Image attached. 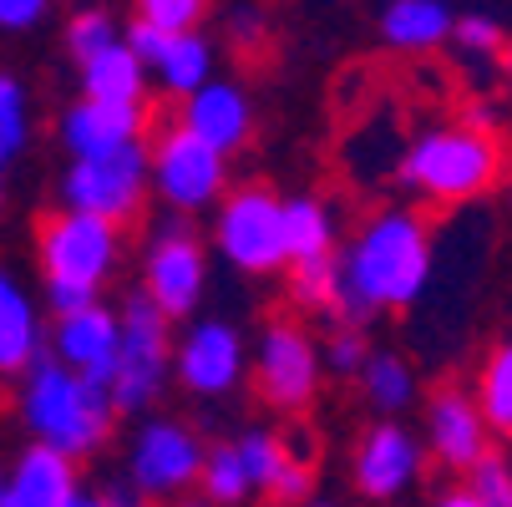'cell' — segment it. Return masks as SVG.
I'll list each match as a JSON object with an SVG mask.
<instances>
[{
  "instance_id": "cell-12",
  "label": "cell",
  "mask_w": 512,
  "mask_h": 507,
  "mask_svg": "<svg viewBox=\"0 0 512 507\" xmlns=\"http://www.w3.org/2000/svg\"><path fill=\"white\" fill-rule=\"evenodd\" d=\"M148 203V137L107 158H77L56 178V208L92 213L102 224H132Z\"/></svg>"
},
{
  "instance_id": "cell-35",
  "label": "cell",
  "mask_w": 512,
  "mask_h": 507,
  "mask_svg": "<svg viewBox=\"0 0 512 507\" xmlns=\"http://www.w3.org/2000/svg\"><path fill=\"white\" fill-rule=\"evenodd\" d=\"M274 507H300L305 497H315V467H310V457H289V467L274 477V487L264 492Z\"/></svg>"
},
{
  "instance_id": "cell-5",
  "label": "cell",
  "mask_w": 512,
  "mask_h": 507,
  "mask_svg": "<svg viewBox=\"0 0 512 507\" xmlns=\"http://www.w3.org/2000/svg\"><path fill=\"white\" fill-rule=\"evenodd\" d=\"M208 254L244 279L284 274V198L269 183H234L208 208Z\"/></svg>"
},
{
  "instance_id": "cell-9",
  "label": "cell",
  "mask_w": 512,
  "mask_h": 507,
  "mask_svg": "<svg viewBox=\"0 0 512 507\" xmlns=\"http://www.w3.org/2000/svg\"><path fill=\"white\" fill-rule=\"evenodd\" d=\"M229 188H234L229 158L203 148V142L193 132H183L178 122H163L148 137V198H158L173 219L208 213Z\"/></svg>"
},
{
  "instance_id": "cell-28",
  "label": "cell",
  "mask_w": 512,
  "mask_h": 507,
  "mask_svg": "<svg viewBox=\"0 0 512 507\" xmlns=\"http://www.w3.org/2000/svg\"><path fill=\"white\" fill-rule=\"evenodd\" d=\"M31 148V92L21 77L0 71V173L21 163Z\"/></svg>"
},
{
  "instance_id": "cell-33",
  "label": "cell",
  "mask_w": 512,
  "mask_h": 507,
  "mask_svg": "<svg viewBox=\"0 0 512 507\" xmlns=\"http://www.w3.org/2000/svg\"><path fill=\"white\" fill-rule=\"evenodd\" d=\"M203 16H208V0H137V21H148L168 36L198 31Z\"/></svg>"
},
{
  "instance_id": "cell-31",
  "label": "cell",
  "mask_w": 512,
  "mask_h": 507,
  "mask_svg": "<svg viewBox=\"0 0 512 507\" xmlns=\"http://www.w3.org/2000/svg\"><path fill=\"white\" fill-rule=\"evenodd\" d=\"M122 41V26L112 21V11H102V6H82L77 16L66 21V51H71V61H92L97 51H107V46H117Z\"/></svg>"
},
{
  "instance_id": "cell-16",
  "label": "cell",
  "mask_w": 512,
  "mask_h": 507,
  "mask_svg": "<svg viewBox=\"0 0 512 507\" xmlns=\"http://www.w3.org/2000/svg\"><path fill=\"white\" fill-rule=\"evenodd\" d=\"M117 305L97 300L77 315H61L46 325V355L56 360V366L77 371L82 381L92 386H107L112 376V360H117Z\"/></svg>"
},
{
  "instance_id": "cell-38",
  "label": "cell",
  "mask_w": 512,
  "mask_h": 507,
  "mask_svg": "<svg viewBox=\"0 0 512 507\" xmlns=\"http://www.w3.org/2000/svg\"><path fill=\"white\" fill-rule=\"evenodd\" d=\"M51 11V0H0V31H31Z\"/></svg>"
},
{
  "instance_id": "cell-29",
  "label": "cell",
  "mask_w": 512,
  "mask_h": 507,
  "mask_svg": "<svg viewBox=\"0 0 512 507\" xmlns=\"http://www.w3.org/2000/svg\"><path fill=\"white\" fill-rule=\"evenodd\" d=\"M289 305L305 315H330L335 320V259L320 264H289Z\"/></svg>"
},
{
  "instance_id": "cell-39",
  "label": "cell",
  "mask_w": 512,
  "mask_h": 507,
  "mask_svg": "<svg viewBox=\"0 0 512 507\" xmlns=\"http://www.w3.org/2000/svg\"><path fill=\"white\" fill-rule=\"evenodd\" d=\"M426 507H477V497H472L467 482H447V487H436L426 497Z\"/></svg>"
},
{
  "instance_id": "cell-18",
  "label": "cell",
  "mask_w": 512,
  "mask_h": 507,
  "mask_svg": "<svg viewBox=\"0 0 512 507\" xmlns=\"http://www.w3.org/2000/svg\"><path fill=\"white\" fill-rule=\"evenodd\" d=\"M46 355V310L36 289L0 264V376H26Z\"/></svg>"
},
{
  "instance_id": "cell-22",
  "label": "cell",
  "mask_w": 512,
  "mask_h": 507,
  "mask_svg": "<svg viewBox=\"0 0 512 507\" xmlns=\"http://www.w3.org/2000/svg\"><path fill=\"white\" fill-rule=\"evenodd\" d=\"M355 386H360V401L376 411V421H401L421 401V376L401 350H371Z\"/></svg>"
},
{
  "instance_id": "cell-21",
  "label": "cell",
  "mask_w": 512,
  "mask_h": 507,
  "mask_svg": "<svg viewBox=\"0 0 512 507\" xmlns=\"http://www.w3.org/2000/svg\"><path fill=\"white\" fill-rule=\"evenodd\" d=\"M452 21H457V11L447 6V0H386V11H381V41L391 51L426 56V51L452 41Z\"/></svg>"
},
{
  "instance_id": "cell-37",
  "label": "cell",
  "mask_w": 512,
  "mask_h": 507,
  "mask_svg": "<svg viewBox=\"0 0 512 507\" xmlns=\"http://www.w3.org/2000/svg\"><path fill=\"white\" fill-rule=\"evenodd\" d=\"M229 36H234V46H244V51L264 46V36H269L264 11H259V6H234V11H229Z\"/></svg>"
},
{
  "instance_id": "cell-15",
  "label": "cell",
  "mask_w": 512,
  "mask_h": 507,
  "mask_svg": "<svg viewBox=\"0 0 512 507\" xmlns=\"http://www.w3.org/2000/svg\"><path fill=\"white\" fill-rule=\"evenodd\" d=\"M183 132H193L203 148H213L218 158H234L254 142V97L229 82V77H213L203 82L193 97L178 102V117H173Z\"/></svg>"
},
{
  "instance_id": "cell-14",
  "label": "cell",
  "mask_w": 512,
  "mask_h": 507,
  "mask_svg": "<svg viewBox=\"0 0 512 507\" xmlns=\"http://www.w3.org/2000/svg\"><path fill=\"white\" fill-rule=\"evenodd\" d=\"M416 437L426 447V462L452 472V482H467L492 457V431H487V421H482L467 386H436L426 396Z\"/></svg>"
},
{
  "instance_id": "cell-43",
  "label": "cell",
  "mask_w": 512,
  "mask_h": 507,
  "mask_svg": "<svg viewBox=\"0 0 512 507\" xmlns=\"http://www.w3.org/2000/svg\"><path fill=\"white\" fill-rule=\"evenodd\" d=\"M0 213H6V173H0Z\"/></svg>"
},
{
  "instance_id": "cell-3",
  "label": "cell",
  "mask_w": 512,
  "mask_h": 507,
  "mask_svg": "<svg viewBox=\"0 0 512 507\" xmlns=\"http://www.w3.org/2000/svg\"><path fill=\"white\" fill-rule=\"evenodd\" d=\"M507 173V153L497 132H482L472 122H431L406 137L396 153V178L416 203L431 208H462L487 198Z\"/></svg>"
},
{
  "instance_id": "cell-25",
  "label": "cell",
  "mask_w": 512,
  "mask_h": 507,
  "mask_svg": "<svg viewBox=\"0 0 512 507\" xmlns=\"http://www.w3.org/2000/svg\"><path fill=\"white\" fill-rule=\"evenodd\" d=\"M213 41L203 31H183V36H168L163 56L148 66V82H158L173 102L193 97L203 82H213Z\"/></svg>"
},
{
  "instance_id": "cell-19",
  "label": "cell",
  "mask_w": 512,
  "mask_h": 507,
  "mask_svg": "<svg viewBox=\"0 0 512 507\" xmlns=\"http://www.w3.org/2000/svg\"><path fill=\"white\" fill-rule=\"evenodd\" d=\"M87 487L77 462H66L46 447H21L16 462L0 472V507H71Z\"/></svg>"
},
{
  "instance_id": "cell-17",
  "label": "cell",
  "mask_w": 512,
  "mask_h": 507,
  "mask_svg": "<svg viewBox=\"0 0 512 507\" xmlns=\"http://www.w3.org/2000/svg\"><path fill=\"white\" fill-rule=\"evenodd\" d=\"M142 132H148V112L142 107H97V102L77 97L56 117V142H61L66 163L122 153L132 142H142Z\"/></svg>"
},
{
  "instance_id": "cell-26",
  "label": "cell",
  "mask_w": 512,
  "mask_h": 507,
  "mask_svg": "<svg viewBox=\"0 0 512 507\" xmlns=\"http://www.w3.org/2000/svg\"><path fill=\"white\" fill-rule=\"evenodd\" d=\"M198 497L203 507H244L254 497L249 477H244V462L234 452V437H218L203 447V467H198Z\"/></svg>"
},
{
  "instance_id": "cell-34",
  "label": "cell",
  "mask_w": 512,
  "mask_h": 507,
  "mask_svg": "<svg viewBox=\"0 0 512 507\" xmlns=\"http://www.w3.org/2000/svg\"><path fill=\"white\" fill-rule=\"evenodd\" d=\"M467 487H472L477 507H512V462L492 452V457L467 477Z\"/></svg>"
},
{
  "instance_id": "cell-24",
  "label": "cell",
  "mask_w": 512,
  "mask_h": 507,
  "mask_svg": "<svg viewBox=\"0 0 512 507\" xmlns=\"http://www.w3.org/2000/svg\"><path fill=\"white\" fill-rule=\"evenodd\" d=\"M467 391H472V401H477V411L492 431V442H512V335L487 345Z\"/></svg>"
},
{
  "instance_id": "cell-42",
  "label": "cell",
  "mask_w": 512,
  "mask_h": 507,
  "mask_svg": "<svg viewBox=\"0 0 512 507\" xmlns=\"http://www.w3.org/2000/svg\"><path fill=\"white\" fill-rule=\"evenodd\" d=\"M300 507H345V502H335V497H305Z\"/></svg>"
},
{
  "instance_id": "cell-44",
  "label": "cell",
  "mask_w": 512,
  "mask_h": 507,
  "mask_svg": "<svg viewBox=\"0 0 512 507\" xmlns=\"http://www.w3.org/2000/svg\"><path fill=\"white\" fill-rule=\"evenodd\" d=\"M178 507H203V502H178Z\"/></svg>"
},
{
  "instance_id": "cell-27",
  "label": "cell",
  "mask_w": 512,
  "mask_h": 507,
  "mask_svg": "<svg viewBox=\"0 0 512 507\" xmlns=\"http://www.w3.org/2000/svg\"><path fill=\"white\" fill-rule=\"evenodd\" d=\"M234 452H239L244 477H249L254 492H269L274 477L289 467V457H295V447H289L279 431H269V426H244L239 437H234Z\"/></svg>"
},
{
  "instance_id": "cell-30",
  "label": "cell",
  "mask_w": 512,
  "mask_h": 507,
  "mask_svg": "<svg viewBox=\"0 0 512 507\" xmlns=\"http://www.w3.org/2000/svg\"><path fill=\"white\" fill-rule=\"evenodd\" d=\"M371 350H376V345H371V335H365V325H345V320H335L330 335L320 340V366H325V376L355 381Z\"/></svg>"
},
{
  "instance_id": "cell-40",
  "label": "cell",
  "mask_w": 512,
  "mask_h": 507,
  "mask_svg": "<svg viewBox=\"0 0 512 507\" xmlns=\"http://www.w3.org/2000/svg\"><path fill=\"white\" fill-rule=\"evenodd\" d=\"M497 71H502V77H507V87H512V41L497 51Z\"/></svg>"
},
{
  "instance_id": "cell-23",
  "label": "cell",
  "mask_w": 512,
  "mask_h": 507,
  "mask_svg": "<svg viewBox=\"0 0 512 507\" xmlns=\"http://www.w3.org/2000/svg\"><path fill=\"white\" fill-rule=\"evenodd\" d=\"M82 102H97V107H142L148 102V71H142V61L122 41L97 51L92 61H82Z\"/></svg>"
},
{
  "instance_id": "cell-36",
  "label": "cell",
  "mask_w": 512,
  "mask_h": 507,
  "mask_svg": "<svg viewBox=\"0 0 512 507\" xmlns=\"http://www.w3.org/2000/svg\"><path fill=\"white\" fill-rule=\"evenodd\" d=\"M41 310L51 315V320H61V315H77V310H87V305H97L102 295H92V289H82V284H46L41 279Z\"/></svg>"
},
{
  "instance_id": "cell-20",
  "label": "cell",
  "mask_w": 512,
  "mask_h": 507,
  "mask_svg": "<svg viewBox=\"0 0 512 507\" xmlns=\"http://www.w3.org/2000/svg\"><path fill=\"white\" fill-rule=\"evenodd\" d=\"M345 239V224H340V208L325 198V193H295L284 198V259L289 264H320V259H335Z\"/></svg>"
},
{
  "instance_id": "cell-8",
  "label": "cell",
  "mask_w": 512,
  "mask_h": 507,
  "mask_svg": "<svg viewBox=\"0 0 512 507\" xmlns=\"http://www.w3.org/2000/svg\"><path fill=\"white\" fill-rule=\"evenodd\" d=\"M208 274H213V254L203 244V234L188 219H168L148 234L142 244V279H137V295L148 300L163 320L183 325L203 310L208 295Z\"/></svg>"
},
{
  "instance_id": "cell-11",
  "label": "cell",
  "mask_w": 512,
  "mask_h": 507,
  "mask_svg": "<svg viewBox=\"0 0 512 507\" xmlns=\"http://www.w3.org/2000/svg\"><path fill=\"white\" fill-rule=\"evenodd\" d=\"M249 381V340L224 315L173 325V386L193 401H229Z\"/></svg>"
},
{
  "instance_id": "cell-13",
  "label": "cell",
  "mask_w": 512,
  "mask_h": 507,
  "mask_svg": "<svg viewBox=\"0 0 512 507\" xmlns=\"http://www.w3.org/2000/svg\"><path fill=\"white\" fill-rule=\"evenodd\" d=\"M426 477V447L406 421H371L350 442V487L360 502L391 507L411 497Z\"/></svg>"
},
{
  "instance_id": "cell-4",
  "label": "cell",
  "mask_w": 512,
  "mask_h": 507,
  "mask_svg": "<svg viewBox=\"0 0 512 507\" xmlns=\"http://www.w3.org/2000/svg\"><path fill=\"white\" fill-rule=\"evenodd\" d=\"M203 437L198 426L183 416H163L148 411L137 416V426L127 431V447H122V477L127 492L142 507H173L188 502L198 492V467H203Z\"/></svg>"
},
{
  "instance_id": "cell-7",
  "label": "cell",
  "mask_w": 512,
  "mask_h": 507,
  "mask_svg": "<svg viewBox=\"0 0 512 507\" xmlns=\"http://www.w3.org/2000/svg\"><path fill=\"white\" fill-rule=\"evenodd\" d=\"M36 269L46 284H82L92 295H102V284L122 269V229L102 224L92 213H71V208H51L36 219Z\"/></svg>"
},
{
  "instance_id": "cell-2",
  "label": "cell",
  "mask_w": 512,
  "mask_h": 507,
  "mask_svg": "<svg viewBox=\"0 0 512 507\" xmlns=\"http://www.w3.org/2000/svg\"><path fill=\"white\" fill-rule=\"evenodd\" d=\"M16 416L31 447H46L77 467L97 457L117 431V406L107 386L82 381L77 371L56 366L51 355H41L26 376H16Z\"/></svg>"
},
{
  "instance_id": "cell-41",
  "label": "cell",
  "mask_w": 512,
  "mask_h": 507,
  "mask_svg": "<svg viewBox=\"0 0 512 507\" xmlns=\"http://www.w3.org/2000/svg\"><path fill=\"white\" fill-rule=\"evenodd\" d=\"M71 507H117V502H107L102 492H82L77 502H71Z\"/></svg>"
},
{
  "instance_id": "cell-10",
  "label": "cell",
  "mask_w": 512,
  "mask_h": 507,
  "mask_svg": "<svg viewBox=\"0 0 512 507\" xmlns=\"http://www.w3.org/2000/svg\"><path fill=\"white\" fill-rule=\"evenodd\" d=\"M249 376H254V396L269 411L305 416L325 386L320 340L300 320H269L249 345Z\"/></svg>"
},
{
  "instance_id": "cell-1",
  "label": "cell",
  "mask_w": 512,
  "mask_h": 507,
  "mask_svg": "<svg viewBox=\"0 0 512 507\" xmlns=\"http://www.w3.org/2000/svg\"><path fill=\"white\" fill-rule=\"evenodd\" d=\"M436 274V239L416 203H381L335 249V320L365 325L426 300Z\"/></svg>"
},
{
  "instance_id": "cell-32",
  "label": "cell",
  "mask_w": 512,
  "mask_h": 507,
  "mask_svg": "<svg viewBox=\"0 0 512 507\" xmlns=\"http://www.w3.org/2000/svg\"><path fill=\"white\" fill-rule=\"evenodd\" d=\"M452 46H457L462 61H497V51L507 46V31H502L497 16H487V11H467V16L452 21Z\"/></svg>"
},
{
  "instance_id": "cell-6",
  "label": "cell",
  "mask_w": 512,
  "mask_h": 507,
  "mask_svg": "<svg viewBox=\"0 0 512 507\" xmlns=\"http://www.w3.org/2000/svg\"><path fill=\"white\" fill-rule=\"evenodd\" d=\"M117 360L107 376V396L117 416H148L173 386V320H163L148 300L132 295L117 305Z\"/></svg>"
}]
</instances>
